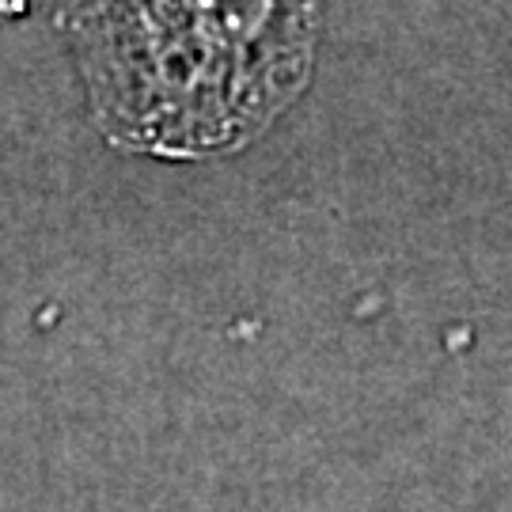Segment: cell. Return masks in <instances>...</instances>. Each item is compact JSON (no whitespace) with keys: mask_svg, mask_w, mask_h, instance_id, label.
Here are the masks:
<instances>
[{"mask_svg":"<svg viewBox=\"0 0 512 512\" xmlns=\"http://www.w3.org/2000/svg\"><path fill=\"white\" fill-rule=\"evenodd\" d=\"M95 133L205 164L262 141L315 73L319 0H54Z\"/></svg>","mask_w":512,"mask_h":512,"instance_id":"6da1fadb","label":"cell"},{"mask_svg":"<svg viewBox=\"0 0 512 512\" xmlns=\"http://www.w3.org/2000/svg\"><path fill=\"white\" fill-rule=\"evenodd\" d=\"M31 12V0H0V31L12 27Z\"/></svg>","mask_w":512,"mask_h":512,"instance_id":"7a4b0ae2","label":"cell"}]
</instances>
